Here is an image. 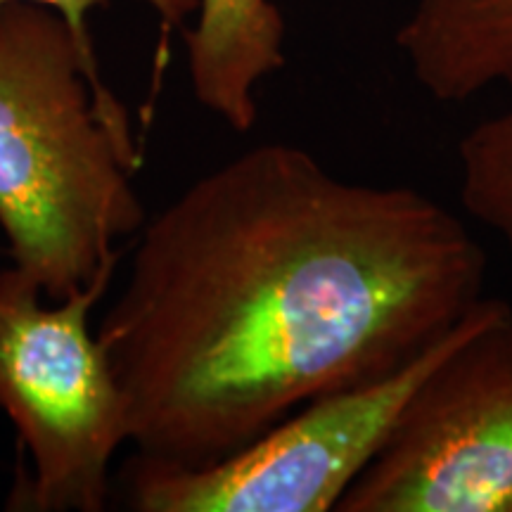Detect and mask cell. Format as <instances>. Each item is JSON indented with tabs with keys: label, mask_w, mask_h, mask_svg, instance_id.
<instances>
[{
	"label": "cell",
	"mask_w": 512,
	"mask_h": 512,
	"mask_svg": "<svg viewBox=\"0 0 512 512\" xmlns=\"http://www.w3.org/2000/svg\"><path fill=\"white\" fill-rule=\"evenodd\" d=\"M114 271L107 266L55 306H43L46 294L15 266L0 271V411L31 460L10 508H105L128 427L110 356L88 320Z\"/></svg>",
	"instance_id": "3957f363"
},
{
	"label": "cell",
	"mask_w": 512,
	"mask_h": 512,
	"mask_svg": "<svg viewBox=\"0 0 512 512\" xmlns=\"http://www.w3.org/2000/svg\"><path fill=\"white\" fill-rule=\"evenodd\" d=\"M458 164L463 209L512 249V110L472 126Z\"/></svg>",
	"instance_id": "ba28073f"
},
{
	"label": "cell",
	"mask_w": 512,
	"mask_h": 512,
	"mask_svg": "<svg viewBox=\"0 0 512 512\" xmlns=\"http://www.w3.org/2000/svg\"><path fill=\"white\" fill-rule=\"evenodd\" d=\"M10 3H17V0H0V8H5V5ZM24 3H36V5H43V8L55 10L57 15L67 22L69 31H72L76 43L83 48V53L95 57L93 41L91 36H88V27H86V15L93 8H98V5L105 3V0H24ZM145 3H150L152 8L157 10V15L164 19V24H169V27H178V24L185 22V17L192 15V12H197V3H200V0H145Z\"/></svg>",
	"instance_id": "9c48e42d"
},
{
	"label": "cell",
	"mask_w": 512,
	"mask_h": 512,
	"mask_svg": "<svg viewBox=\"0 0 512 512\" xmlns=\"http://www.w3.org/2000/svg\"><path fill=\"white\" fill-rule=\"evenodd\" d=\"M121 102L67 22L36 3L0 8V228L12 266L62 302L119 264L145 209Z\"/></svg>",
	"instance_id": "7a4b0ae2"
},
{
	"label": "cell",
	"mask_w": 512,
	"mask_h": 512,
	"mask_svg": "<svg viewBox=\"0 0 512 512\" xmlns=\"http://www.w3.org/2000/svg\"><path fill=\"white\" fill-rule=\"evenodd\" d=\"M185 43L197 102L233 131H252L256 86L285 64V22L273 0H200Z\"/></svg>",
	"instance_id": "52a82bcc"
},
{
	"label": "cell",
	"mask_w": 512,
	"mask_h": 512,
	"mask_svg": "<svg viewBox=\"0 0 512 512\" xmlns=\"http://www.w3.org/2000/svg\"><path fill=\"white\" fill-rule=\"evenodd\" d=\"M486 254L415 188L256 145L140 228L98 339L138 460L204 467L394 373L482 299Z\"/></svg>",
	"instance_id": "6da1fadb"
},
{
	"label": "cell",
	"mask_w": 512,
	"mask_h": 512,
	"mask_svg": "<svg viewBox=\"0 0 512 512\" xmlns=\"http://www.w3.org/2000/svg\"><path fill=\"white\" fill-rule=\"evenodd\" d=\"M512 306L482 297L453 330L380 380L318 396L240 451L204 467L133 460L140 512H330L377 456L418 384L460 342Z\"/></svg>",
	"instance_id": "277c9868"
},
{
	"label": "cell",
	"mask_w": 512,
	"mask_h": 512,
	"mask_svg": "<svg viewBox=\"0 0 512 512\" xmlns=\"http://www.w3.org/2000/svg\"><path fill=\"white\" fill-rule=\"evenodd\" d=\"M339 512H512V309L418 384Z\"/></svg>",
	"instance_id": "5b68a950"
},
{
	"label": "cell",
	"mask_w": 512,
	"mask_h": 512,
	"mask_svg": "<svg viewBox=\"0 0 512 512\" xmlns=\"http://www.w3.org/2000/svg\"><path fill=\"white\" fill-rule=\"evenodd\" d=\"M396 46L439 102L512 88V0H415Z\"/></svg>",
	"instance_id": "8992f818"
}]
</instances>
